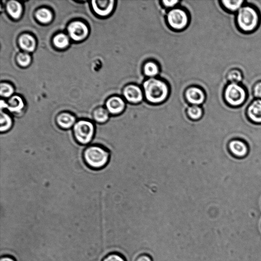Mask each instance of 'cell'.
Instances as JSON below:
<instances>
[{"instance_id": "obj_1", "label": "cell", "mask_w": 261, "mask_h": 261, "mask_svg": "<svg viewBox=\"0 0 261 261\" xmlns=\"http://www.w3.org/2000/svg\"><path fill=\"white\" fill-rule=\"evenodd\" d=\"M236 22L238 28L244 33H253L260 23V16L256 8L243 5L237 12Z\"/></svg>"}, {"instance_id": "obj_2", "label": "cell", "mask_w": 261, "mask_h": 261, "mask_svg": "<svg viewBox=\"0 0 261 261\" xmlns=\"http://www.w3.org/2000/svg\"><path fill=\"white\" fill-rule=\"evenodd\" d=\"M143 87L146 98L149 102L153 104L161 103L168 97V86L160 80L150 78L145 81Z\"/></svg>"}, {"instance_id": "obj_3", "label": "cell", "mask_w": 261, "mask_h": 261, "mask_svg": "<svg viewBox=\"0 0 261 261\" xmlns=\"http://www.w3.org/2000/svg\"><path fill=\"white\" fill-rule=\"evenodd\" d=\"M85 163L90 168L100 169L105 167L110 159V154L103 147L92 146L87 148L83 153Z\"/></svg>"}, {"instance_id": "obj_4", "label": "cell", "mask_w": 261, "mask_h": 261, "mask_svg": "<svg viewBox=\"0 0 261 261\" xmlns=\"http://www.w3.org/2000/svg\"><path fill=\"white\" fill-rule=\"evenodd\" d=\"M248 96L245 86L240 84L229 83L225 86L223 92L225 102L232 107L241 106L246 102Z\"/></svg>"}, {"instance_id": "obj_5", "label": "cell", "mask_w": 261, "mask_h": 261, "mask_svg": "<svg viewBox=\"0 0 261 261\" xmlns=\"http://www.w3.org/2000/svg\"><path fill=\"white\" fill-rule=\"evenodd\" d=\"M73 133L76 141L82 145L90 144L95 133V127L90 121L81 120L73 127Z\"/></svg>"}, {"instance_id": "obj_6", "label": "cell", "mask_w": 261, "mask_h": 261, "mask_svg": "<svg viewBox=\"0 0 261 261\" xmlns=\"http://www.w3.org/2000/svg\"><path fill=\"white\" fill-rule=\"evenodd\" d=\"M167 18L170 27L177 30L185 28L188 23V17L186 12L179 8L170 10L167 14Z\"/></svg>"}, {"instance_id": "obj_7", "label": "cell", "mask_w": 261, "mask_h": 261, "mask_svg": "<svg viewBox=\"0 0 261 261\" xmlns=\"http://www.w3.org/2000/svg\"><path fill=\"white\" fill-rule=\"evenodd\" d=\"M68 30L72 39L76 41L83 40L88 34V28L80 22L72 23L69 26Z\"/></svg>"}, {"instance_id": "obj_8", "label": "cell", "mask_w": 261, "mask_h": 261, "mask_svg": "<svg viewBox=\"0 0 261 261\" xmlns=\"http://www.w3.org/2000/svg\"><path fill=\"white\" fill-rule=\"evenodd\" d=\"M123 94L127 101L133 104L140 103L143 100V92L137 85L127 86L124 90Z\"/></svg>"}, {"instance_id": "obj_9", "label": "cell", "mask_w": 261, "mask_h": 261, "mask_svg": "<svg viewBox=\"0 0 261 261\" xmlns=\"http://www.w3.org/2000/svg\"><path fill=\"white\" fill-rule=\"evenodd\" d=\"M113 0H98L92 1V5L96 12L101 16H107L112 11L114 7Z\"/></svg>"}, {"instance_id": "obj_10", "label": "cell", "mask_w": 261, "mask_h": 261, "mask_svg": "<svg viewBox=\"0 0 261 261\" xmlns=\"http://www.w3.org/2000/svg\"><path fill=\"white\" fill-rule=\"evenodd\" d=\"M186 97L189 103L194 105H199L203 104L205 100L204 92L196 87H193L187 90Z\"/></svg>"}, {"instance_id": "obj_11", "label": "cell", "mask_w": 261, "mask_h": 261, "mask_svg": "<svg viewBox=\"0 0 261 261\" xmlns=\"http://www.w3.org/2000/svg\"><path fill=\"white\" fill-rule=\"evenodd\" d=\"M125 103L123 100L117 97L110 98L106 103L108 111L113 115L122 113L125 108Z\"/></svg>"}, {"instance_id": "obj_12", "label": "cell", "mask_w": 261, "mask_h": 261, "mask_svg": "<svg viewBox=\"0 0 261 261\" xmlns=\"http://www.w3.org/2000/svg\"><path fill=\"white\" fill-rule=\"evenodd\" d=\"M248 114L254 122L261 123V99H256L251 103Z\"/></svg>"}, {"instance_id": "obj_13", "label": "cell", "mask_w": 261, "mask_h": 261, "mask_svg": "<svg viewBox=\"0 0 261 261\" xmlns=\"http://www.w3.org/2000/svg\"><path fill=\"white\" fill-rule=\"evenodd\" d=\"M76 118L72 114L62 113L57 118V123L62 129L66 130L74 127L76 124Z\"/></svg>"}, {"instance_id": "obj_14", "label": "cell", "mask_w": 261, "mask_h": 261, "mask_svg": "<svg viewBox=\"0 0 261 261\" xmlns=\"http://www.w3.org/2000/svg\"><path fill=\"white\" fill-rule=\"evenodd\" d=\"M24 106L22 99L18 96H14L9 100L8 105L6 103L5 108H7L10 112H19Z\"/></svg>"}, {"instance_id": "obj_15", "label": "cell", "mask_w": 261, "mask_h": 261, "mask_svg": "<svg viewBox=\"0 0 261 261\" xmlns=\"http://www.w3.org/2000/svg\"><path fill=\"white\" fill-rule=\"evenodd\" d=\"M226 78L229 83L239 84L244 79V74L239 68H233L230 69L226 75Z\"/></svg>"}, {"instance_id": "obj_16", "label": "cell", "mask_w": 261, "mask_h": 261, "mask_svg": "<svg viewBox=\"0 0 261 261\" xmlns=\"http://www.w3.org/2000/svg\"><path fill=\"white\" fill-rule=\"evenodd\" d=\"M246 2L243 0H235V1H228V0H223L221 1L222 5L226 10L230 12H238L240 8L244 5Z\"/></svg>"}, {"instance_id": "obj_17", "label": "cell", "mask_w": 261, "mask_h": 261, "mask_svg": "<svg viewBox=\"0 0 261 261\" xmlns=\"http://www.w3.org/2000/svg\"><path fill=\"white\" fill-rule=\"evenodd\" d=\"M231 152L236 156H244L248 152V149L246 145L239 141L232 142L229 145Z\"/></svg>"}, {"instance_id": "obj_18", "label": "cell", "mask_w": 261, "mask_h": 261, "mask_svg": "<svg viewBox=\"0 0 261 261\" xmlns=\"http://www.w3.org/2000/svg\"><path fill=\"white\" fill-rule=\"evenodd\" d=\"M0 131L2 133L9 131L12 127L13 122L11 118L7 114L1 111V117H0Z\"/></svg>"}, {"instance_id": "obj_19", "label": "cell", "mask_w": 261, "mask_h": 261, "mask_svg": "<svg viewBox=\"0 0 261 261\" xmlns=\"http://www.w3.org/2000/svg\"><path fill=\"white\" fill-rule=\"evenodd\" d=\"M21 47L25 50L32 52L36 48V42L34 39L28 34L24 35L20 39Z\"/></svg>"}, {"instance_id": "obj_20", "label": "cell", "mask_w": 261, "mask_h": 261, "mask_svg": "<svg viewBox=\"0 0 261 261\" xmlns=\"http://www.w3.org/2000/svg\"><path fill=\"white\" fill-rule=\"evenodd\" d=\"M144 71L146 76L153 78L159 74V68L155 62L149 61L145 64Z\"/></svg>"}, {"instance_id": "obj_21", "label": "cell", "mask_w": 261, "mask_h": 261, "mask_svg": "<svg viewBox=\"0 0 261 261\" xmlns=\"http://www.w3.org/2000/svg\"><path fill=\"white\" fill-rule=\"evenodd\" d=\"M7 9L10 15L14 19L19 18L22 12L21 4L16 1L9 2L7 5Z\"/></svg>"}, {"instance_id": "obj_22", "label": "cell", "mask_w": 261, "mask_h": 261, "mask_svg": "<svg viewBox=\"0 0 261 261\" xmlns=\"http://www.w3.org/2000/svg\"><path fill=\"white\" fill-rule=\"evenodd\" d=\"M94 117L97 123L100 124L105 123L109 118V112L103 108H98L95 111Z\"/></svg>"}, {"instance_id": "obj_23", "label": "cell", "mask_w": 261, "mask_h": 261, "mask_svg": "<svg viewBox=\"0 0 261 261\" xmlns=\"http://www.w3.org/2000/svg\"><path fill=\"white\" fill-rule=\"evenodd\" d=\"M202 109L197 105H194L188 108L187 114L189 117L194 120L200 119L203 116Z\"/></svg>"}, {"instance_id": "obj_24", "label": "cell", "mask_w": 261, "mask_h": 261, "mask_svg": "<svg viewBox=\"0 0 261 261\" xmlns=\"http://www.w3.org/2000/svg\"><path fill=\"white\" fill-rule=\"evenodd\" d=\"M37 16L40 22L44 23L50 22L52 19V13L47 9L39 10L37 12Z\"/></svg>"}, {"instance_id": "obj_25", "label": "cell", "mask_w": 261, "mask_h": 261, "mask_svg": "<svg viewBox=\"0 0 261 261\" xmlns=\"http://www.w3.org/2000/svg\"><path fill=\"white\" fill-rule=\"evenodd\" d=\"M54 43L59 48L66 47L69 43L67 37L64 34H58L54 39Z\"/></svg>"}, {"instance_id": "obj_26", "label": "cell", "mask_w": 261, "mask_h": 261, "mask_svg": "<svg viewBox=\"0 0 261 261\" xmlns=\"http://www.w3.org/2000/svg\"><path fill=\"white\" fill-rule=\"evenodd\" d=\"M1 95L3 97H8L13 93L12 87L8 84L2 83L1 84V90H0Z\"/></svg>"}, {"instance_id": "obj_27", "label": "cell", "mask_w": 261, "mask_h": 261, "mask_svg": "<svg viewBox=\"0 0 261 261\" xmlns=\"http://www.w3.org/2000/svg\"><path fill=\"white\" fill-rule=\"evenodd\" d=\"M17 61L22 66H26L30 63L31 58L27 54L21 53L17 57Z\"/></svg>"}, {"instance_id": "obj_28", "label": "cell", "mask_w": 261, "mask_h": 261, "mask_svg": "<svg viewBox=\"0 0 261 261\" xmlns=\"http://www.w3.org/2000/svg\"><path fill=\"white\" fill-rule=\"evenodd\" d=\"M253 94L257 99H261V81L257 82L253 86Z\"/></svg>"}, {"instance_id": "obj_29", "label": "cell", "mask_w": 261, "mask_h": 261, "mask_svg": "<svg viewBox=\"0 0 261 261\" xmlns=\"http://www.w3.org/2000/svg\"><path fill=\"white\" fill-rule=\"evenodd\" d=\"M103 261H126L125 259L118 254H111L108 255Z\"/></svg>"}, {"instance_id": "obj_30", "label": "cell", "mask_w": 261, "mask_h": 261, "mask_svg": "<svg viewBox=\"0 0 261 261\" xmlns=\"http://www.w3.org/2000/svg\"><path fill=\"white\" fill-rule=\"evenodd\" d=\"M135 261H153V260L149 255L142 254L138 256Z\"/></svg>"}, {"instance_id": "obj_31", "label": "cell", "mask_w": 261, "mask_h": 261, "mask_svg": "<svg viewBox=\"0 0 261 261\" xmlns=\"http://www.w3.org/2000/svg\"><path fill=\"white\" fill-rule=\"evenodd\" d=\"M162 2L164 5L166 7H172L174 6L177 5V4L179 2V1H176V0H172V1H167V0H164Z\"/></svg>"}, {"instance_id": "obj_32", "label": "cell", "mask_w": 261, "mask_h": 261, "mask_svg": "<svg viewBox=\"0 0 261 261\" xmlns=\"http://www.w3.org/2000/svg\"><path fill=\"white\" fill-rule=\"evenodd\" d=\"M0 261H15V260L10 257H3L2 258Z\"/></svg>"}]
</instances>
